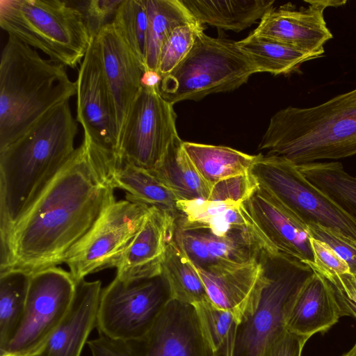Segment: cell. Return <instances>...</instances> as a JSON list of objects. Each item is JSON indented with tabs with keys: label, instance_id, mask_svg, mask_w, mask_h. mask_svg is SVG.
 <instances>
[{
	"label": "cell",
	"instance_id": "1",
	"mask_svg": "<svg viewBox=\"0 0 356 356\" xmlns=\"http://www.w3.org/2000/svg\"><path fill=\"white\" fill-rule=\"evenodd\" d=\"M112 156L84 135L81 144L1 244L0 272L32 274L65 262L116 201Z\"/></svg>",
	"mask_w": 356,
	"mask_h": 356
},
{
	"label": "cell",
	"instance_id": "2",
	"mask_svg": "<svg viewBox=\"0 0 356 356\" xmlns=\"http://www.w3.org/2000/svg\"><path fill=\"white\" fill-rule=\"evenodd\" d=\"M77 122L65 102L0 149L1 244L74 152Z\"/></svg>",
	"mask_w": 356,
	"mask_h": 356
},
{
	"label": "cell",
	"instance_id": "3",
	"mask_svg": "<svg viewBox=\"0 0 356 356\" xmlns=\"http://www.w3.org/2000/svg\"><path fill=\"white\" fill-rule=\"evenodd\" d=\"M76 93L63 65L8 35L0 63V149Z\"/></svg>",
	"mask_w": 356,
	"mask_h": 356
},
{
	"label": "cell",
	"instance_id": "4",
	"mask_svg": "<svg viewBox=\"0 0 356 356\" xmlns=\"http://www.w3.org/2000/svg\"><path fill=\"white\" fill-rule=\"evenodd\" d=\"M258 149L296 165L356 155V88L315 106L278 111Z\"/></svg>",
	"mask_w": 356,
	"mask_h": 356
},
{
	"label": "cell",
	"instance_id": "5",
	"mask_svg": "<svg viewBox=\"0 0 356 356\" xmlns=\"http://www.w3.org/2000/svg\"><path fill=\"white\" fill-rule=\"evenodd\" d=\"M0 26L8 35L73 69L81 65L92 38L81 10L60 0H0Z\"/></svg>",
	"mask_w": 356,
	"mask_h": 356
},
{
	"label": "cell",
	"instance_id": "6",
	"mask_svg": "<svg viewBox=\"0 0 356 356\" xmlns=\"http://www.w3.org/2000/svg\"><path fill=\"white\" fill-rule=\"evenodd\" d=\"M264 284L254 313L238 325L234 356H261L287 330L298 295L314 270L307 263L260 249Z\"/></svg>",
	"mask_w": 356,
	"mask_h": 356
},
{
	"label": "cell",
	"instance_id": "7",
	"mask_svg": "<svg viewBox=\"0 0 356 356\" xmlns=\"http://www.w3.org/2000/svg\"><path fill=\"white\" fill-rule=\"evenodd\" d=\"M257 71L236 42L200 33L188 54L168 75L159 90L173 105L199 101L208 95L234 90Z\"/></svg>",
	"mask_w": 356,
	"mask_h": 356
},
{
	"label": "cell",
	"instance_id": "8",
	"mask_svg": "<svg viewBox=\"0 0 356 356\" xmlns=\"http://www.w3.org/2000/svg\"><path fill=\"white\" fill-rule=\"evenodd\" d=\"M250 173L259 186L307 225L336 230L356 243V220L312 184L289 160L259 154Z\"/></svg>",
	"mask_w": 356,
	"mask_h": 356
},
{
	"label": "cell",
	"instance_id": "9",
	"mask_svg": "<svg viewBox=\"0 0 356 356\" xmlns=\"http://www.w3.org/2000/svg\"><path fill=\"white\" fill-rule=\"evenodd\" d=\"M170 299L162 274L131 280L115 277L101 293L98 334L118 341L140 339L151 329Z\"/></svg>",
	"mask_w": 356,
	"mask_h": 356
},
{
	"label": "cell",
	"instance_id": "10",
	"mask_svg": "<svg viewBox=\"0 0 356 356\" xmlns=\"http://www.w3.org/2000/svg\"><path fill=\"white\" fill-rule=\"evenodd\" d=\"M76 284L70 271L58 266L32 273L22 318L0 356H30L37 352L67 314Z\"/></svg>",
	"mask_w": 356,
	"mask_h": 356
},
{
	"label": "cell",
	"instance_id": "11",
	"mask_svg": "<svg viewBox=\"0 0 356 356\" xmlns=\"http://www.w3.org/2000/svg\"><path fill=\"white\" fill-rule=\"evenodd\" d=\"M87 345L91 356H211L193 305L173 299L143 337L118 341L99 335Z\"/></svg>",
	"mask_w": 356,
	"mask_h": 356
},
{
	"label": "cell",
	"instance_id": "12",
	"mask_svg": "<svg viewBox=\"0 0 356 356\" xmlns=\"http://www.w3.org/2000/svg\"><path fill=\"white\" fill-rule=\"evenodd\" d=\"M151 207L127 199L108 206L65 258L64 263L76 282L90 274L115 268Z\"/></svg>",
	"mask_w": 356,
	"mask_h": 356
},
{
	"label": "cell",
	"instance_id": "13",
	"mask_svg": "<svg viewBox=\"0 0 356 356\" xmlns=\"http://www.w3.org/2000/svg\"><path fill=\"white\" fill-rule=\"evenodd\" d=\"M176 119L173 104L163 97L159 87H143L122 130L119 159L154 170L178 135Z\"/></svg>",
	"mask_w": 356,
	"mask_h": 356
},
{
	"label": "cell",
	"instance_id": "14",
	"mask_svg": "<svg viewBox=\"0 0 356 356\" xmlns=\"http://www.w3.org/2000/svg\"><path fill=\"white\" fill-rule=\"evenodd\" d=\"M75 83L76 120L84 135L120 160L114 113L96 35L92 36Z\"/></svg>",
	"mask_w": 356,
	"mask_h": 356
},
{
	"label": "cell",
	"instance_id": "15",
	"mask_svg": "<svg viewBox=\"0 0 356 356\" xmlns=\"http://www.w3.org/2000/svg\"><path fill=\"white\" fill-rule=\"evenodd\" d=\"M307 6L296 9L290 4L268 12L253 33L279 41L313 58L323 56L324 44L333 37L324 18L328 7L340 6L346 1L305 0Z\"/></svg>",
	"mask_w": 356,
	"mask_h": 356
},
{
	"label": "cell",
	"instance_id": "16",
	"mask_svg": "<svg viewBox=\"0 0 356 356\" xmlns=\"http://www.w3.org/2000/svg\"><path fill=\"white\" fill-rule=\"evenodd\" d=\"M264 245V249L313 263L307 225L259 186L243 202Z\"/></svg>",
	"mask_w": 356,
	"mask_h": 356
},
{
	"label": "cell",
	"instance_id": "17",
	"mask_svg": "<svg viewBox=\"0 0 356 356\" xmlns=\"http://www.w3.org/2000/svg\"><path fill=\"white\" fill-rule=\"evenodd\" d=\"M116 126L118 152L122 130L130 109L142 90L145 71L113 22L96 35Z\"/></svg>",
	"mask_w": 356,
	"mask_h": 356
},
{
	"label": "cell",
	"instance_id": "18",
	"mask_svg": "<svg viewBox=\"0 0 356 356\" xmlns=\"http://www.w3.org/2000/svg\"><path fill=\"white\" fill-rule=\"evenodd\" d=\"M177 216L152 207L141 228L116 263L115 277L131 280L161 275L167 245L174 238Z\"/></svg>",
	"mask_w": 356,
	"mask_h": 356
},
{
	"label": "cell",
	"instance_id": "19",
	"mask_svg": "<svg viewBox=\"0 0 356 356\" xmlns=\"http://www.w3.org/2000/svg\"><path fill=\"white\" fill-rule=\"evenodd\" d=\"M102 291L100 280L84 279L77 282L67 314L41 348L30 356H81L96 328Z\"/></svg>",
	"mask_w": 356,
	"mask_h": 356
},
{
	"label": "cell",
	"instance_id": "20",
	"mask_svg": "<svg viewBox=\"0 0 356 356\" xmlns=\"http://www.w3.org/2000/svg\"><path fill=\"white\" fill-rule=\"evenodd\" d=\"M196 268L209 301L218 309L232 314L238 325L255 311L264 284L261 264L257 259L218 274Z\"/></svg>",
	"mask_w": 356,
	"mask_h": 356
},
{
	"label": "cell",
	"instance_id": "21",
	"mask_svg": "<svg viewBox=\"0 0 356 356\" xmlns=\"http://www.w3.org/2000/svg\"><path fill=\"white\" fill-rule=\"evenodd\" d=\"M341 317V310L330 282L314 272L298 295L286 328L309 339L317 332L327 331Z\"/></svg>",
	"mask_w": 356,
	"mask_h": 356
},
{
	"label": "cell",
	"instance_id": "22",
	"mask_svg": "<svg viewBox=\"0 0 356 356\" xmlns=\"http://www.w3.org/2000/svg\"><path fill=\"white\" fill-rule=\"evenodd\" d=\"M177 220L184 225L207 229L218 236L245 231L257 232L243 202L207 200H177Z\"/></svg>",
	"mask_w": 356,
	"mask_h": 356
},
{
	"label": "cell",
	"instance_id": "23",
	"mask_svg": "<svg viewBox=\"0 0 356 356\" xmlns=\"http://www.w3.org/2000/svg\"><path fill=\"white\" fill-rule=\"evenodd\" d=\"M200 24L239 32L274 8V0H181Z\"/></svg>",
	"mask_w": 356,
	"mask_h": 356
},
{
	"label": "cell",
	"instance_id": "24",
	"mask_svg": "<svg viewBox=\"0 0 356 356\" xmlns=\"http://www.w3.org/2000/svg\"><path fill=\"white\" fill-rule=\"evenodd\" d=\"M183 143L176 136L161 162L149 171L172 191L177 201L207 200L211 188L196 170Z\"/></svg>",
	"mask_w": 356,
	"mask_h": 356
},
{
	"label": "cell",
	"instance_id": "25",
	"mask_svg": "<svg viewBox=\"0 0 356 356\" xmlns=\"http://www.w3.org/2000/svg\"><path fill=\"white\" fill-rule=\"evenodd\" d=\"M110 178L115 188L125 192V199L178 216L175 196L149 170L121 159L111 170Z\"/></svg>",
	"mask_w": 356,
	"mask_h": 356
},
{
	"label": "cell",
	"instance_id": "26",
	"mask_svg": "<svg viewBox=\"0 0 356 356\" xmlns=\"http://www.w3.org/2000/svg\"><path fill=\"white\" fill-rule=\"evenodd\" d=\"M183 147L211 188L221 180L250 172L257 157L225 146L184 141Z\"/></svg>",
	"mask_w": 356,
	"mask_h": 356
},
{
	"label": "cell",
	"instance_id": "27",
	"mask_svg": "<svg viewBox=\"0 0 356 356\" xmlns=\"http://www.w3.org/2000/svg\"><path fill=\"white\" fill-rule=\"evenodd\" d=\"M236 42L257 72L289 74L300 72L303 63L313 60L309 55L289 45L252 32Z\"/></svg>",
	"mask_w": 356,
	"mask_h": 356
},
{
	"label": "cell",
	"instance_id": "28",
	"mask_svg": "<svg viewBox=\"0 0 356 356\" xmlns=\"http://www.w3.org/2000/svg\"><path fill=\"white\" fill-rule=\"evenodd\" d=\"M147 8L145 69L157 71L160 51L170 33L179 26L197 20L181 0H147Z\"/></svg>",
	"mask_w": 356,
	"mask_h": 356
},
{
	"label": "cell",
	"instance_id": "29",
	"mask_svg": "<svg viewBox=\"0 0 356 356\" xmlns=\"http://www.w3.org/2000/svg\"><path fill=\"white\" fill-rule=\"evenodd\" d=\"M161 274L167 282L170 299L192 305L209 301L204 285L196 268L174 238L167 245Z\"/></svg>",
	"mask_w": 356,
	"mask_h": 356
},
{
	"label": "cell",
	"instance_id": "30",
	"mask_svg": "<svg viewBox=\"0 0 356 356\" xmlns=\"http://www.w3.org/2000/svg\"><path fill=\"white\" fill-rule=\"evenodd\" d=\"M301 173L316 188L356 220V177L338 161L297 165Z\"/></svg>",
	"mask_w": 356,
	"mask_h": 356
},
{
	"label": "cell",
	"instance_id": "31",
	"mask_svg": "<svg viewBox=\"0 0 356 356\" xmlns=\"http://www.w3.org/2000/svg\"><path fill=\"white\" fill-rule=\"evenodd\" d=\"M31 274L10 269L0 272V351L7 346L22 318Z\"/></svg>",
	"mask_w": 356,
	"mask_h": 356
},
{
	"label": "cell",
	"instance_id": "32",
	"mask_svg": "<svg viewBox=\"0 0 356 356\" xmlns=\"http://www.w3.org/2000/svg\"><path fill=\"white\" fill-rule=\"evenodd\" d=\"M203 339L211 356H234L238 323L231 313L209 301L193 305Z\"/></svg>",
	"mask_w": 356,
	"mask_h": 356
},
{
	"label": "cell",
	"instance_id": "33",
	"mask_svg": "<svg viewBox=\"0 0 356 356\" xmlns=\"http://www.w3.org/2000/svg\"><path fill=\"white\" fill-rule=\"evenodd\" d=\"M112 22L146 70L147 0H122Z\"/></svg>",
	"mask_w": 356,
	"mask_h": 356
},
{
	"label": "cell",
	"instance_id": "34",
	"mask_svg": "<svg viewBox=\"0 0 356 356\" xmlns=\"http://www.w3.org/2000/svg\"><path fill=\"white\" fill-rule=\"evenodd\" d=\"M311 245L314 262L307 264L356 304V277L348 264L325 243L311 238Z\"/></svg>",
	"mask_w": 356,
	"mask_h": 356
},
{
	"label": "cell",
	"instance_id": "35",
	"mask_svg": "<svg viewBox=\"0 0 356 356\" xmlns=\"http://www.w3.org/2000/svg\"><path fill=\"white\" fill-rule=\"evenodd\" d=\"M204 31L197 21L175 28L164 41L159 56L157 72L162 78L169 74L193 47L197 35Z\"/></svg>",
	"mask_w": 356,
	"mask_h": 356
},
{
	"label": "cell",
	"instance_id": "36",
	"mask_svg": "<svg viewBox=\"0 0 356 356\" xmlns=\"http://www.w3.org/2000/svg\"><path fill=\"white\" fill-rule=\"evenodd\" d=\"M259 184L250 172L221 180L211 186L207 200L243 202L248 200Z\"/></svg>",
	"mask_w": 356,
	"mask_h": 356
},
{
	"label": "cell",
	"instance_id": "37",
	"mask_svg": "<svg viewBox=\"0 0 356 356\" xmlns=\"http://www.w3.org/2000/svg\"><path fill=\"white\" fill-rule=\"evenodd\" d=\"M307 228L310 237L330 246L348 264L350 272L356 277V243L329 227L312 223L307 225Z\"/></svg>",
	"mask_w": 356,
	"mask_h": 356
},
{
	"label": "cell",
	"instance_id": "38",
	"mask_svg": "<svg viewBox=\"0 0 356 356\" xmlns=\"http://www.w3.org/2000/svg\"><path fill=\"white\" fill-rule=\"evenodd\" d=\"M122 1H82L76 2V6H73L83 13L90 35L93 36L96 35L105 25L113 22L115 12Z\"/></svg>",
	"mask_w": 356,
	"mask_h": 356
},
{
	"label": "cell",
	"instance_id": "39",
	"mask_svg": "<svg viewBox=\"0 0 356 356\" xmlns=\"http://www.w3.org/2000/svg\"><path fill=\"white\" fill-rule=\"evenodd\" d=\"M308 339L287 330L261 356H302Z\"/></svg>",
	"mask_w": 356,
	"mask_h": 356
},
{
	"label": "cell",
	"instance_id": "40",
	"mask_svg": "<svg viewBox=\"0 0 356 356\" xmlns=\"http://www.w3.org/2000/svg\"><path fill=\"white\" fill-rule=\"evenodd\" d=\"M330 284L339 306L341 317L350 316L356 319V304L346 297L344 293L336 288L331 282Z\"/></svg>",
	"mask_w": 356,
	"mask_h": 356
},
{
	"label": "cell",
	"instance_id": "41",
	"mask_svg": "<svg viewBox=\"0 0 356 356\" xmlns=\"http://www.w3.org/2000/svg\"><path fill=\"white\" fill-rule=\"evenodd\" d=\"M162 76L155 70H146L143 74L140 83L143 87L156 88L160 86Z\"/></svg>",
	"mask_w": 356,
	"mask_h": 356
},
{
	"label": "cell",
	"instance_id": "42",
	"mask_svg": "<svg viewBox=\"0 0 356 356\" xmlns=\"http://www.w3.org/2000/svg\"><path fill=\"white\" fill-rule=\"evenodd\" d=\"M341 356H356V343L349 351Z\"/></svg>",
	"mask_w": 356,
	"mask_h": 356
}]
</instances>
